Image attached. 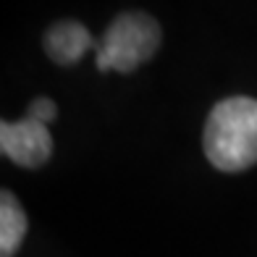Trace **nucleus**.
I'll return each instance as SVG.
<instances>
[{
    "label": "nucleus",
    "mask_w": 257,
    "mask_h": 257,
    "mask_svg": "<svg viewBox=\"0 0 257 257\" xmlns=\"http://www.w3.org/2000/svg\"><path fill=\"white\" fill-rule=\"evenodd\" d=\"M205 155L218 171L236 173L257 163V100L226 97L205 123Z\"/></svg>",
    "instance_id": "1"
},
{
    "label": "nucleus",
    "mask_w": 257,
    "mask_h": 257,
    "mask_svg": "<svg viewBox=\"0 0 257 257\" xmlns=\"http://www.w3.org/2000/svg\"><path fill=\"white\" fill-rule=\"evenodd\" d=\"M160 48V24L142 11L121 14L105 29L100 45L95 48L97 71L128 74L137 66L150 61Z\"/></svg>",
    "instance_id": "2"
},
{
    "label": "nucleus",
    "mask_w": 257,
    "mask_h": 257,
    "mask_svg": "<svg viewBox=\"0 0 257 257\" xmlns=\"http://www.w3.org/2000/svg\"><path fill=\"white\" fill-rule=\"evenodd\" d=\"M0 150L21 168H40L53 155V137L48 126L32 121H3L0 123Z\"/></svg>",
    "instance_id": "3"
},
{
    "label": "nucleus",
    "mask_w": 257,
    "mask_h": 257,
    "mask_svg": "<svg viewBox=\"0 0 257 257\" xmlns=\"http://www.w3.org/2000/svg\"><path fill=\"white\" fill-rule=\"evenodd\" d=\"M92 34L84 24L79 21H58L45 34V50H48L50 61L58 66H71L84 58V53L92 50Z\"/></svg>",
    "instance_id": "4"
},
{
    "label": "nucleus",
    "mask_w": 257,
    "mask_h": 257,
    "mask_svg": "<svg viewBox=\"0 0 257 257\" xmlns=\"http://www.w3.org/2000/svg\"><path fill=\"white\" fill-rule=\"evenodd\" d=\"M27 213L11 192L0 194V257H14L27 233Z\"/></svg>",
    "instance_id": "5"
},
{
    "label": "nucleus",
    "mask_w": 257,
    "mask_h": 257,
    "mask_svg": "<svg viewBox=\"0 0 257 257\" xmlns=\"http://www.w3.org/2000/svg\"><path fill=\"white\" fill-rule=\"evenodd\" d=\"M55 113H58V108H55V102L50 97H37V100L29 105V118L42 123V126L53 123L55 121Z\"/></svg>",
    "instance_id": "6"
}]
</instances>
